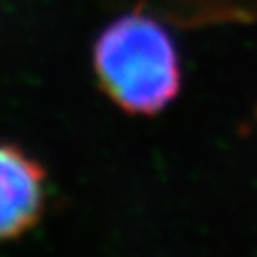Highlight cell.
I'll return each instance as SVG.
<instances>
[{
  "label": "cell",
  "instance_id": "cell-3",
  "mask_svg": "<svg viewBox=\"0 0 257 257\" xmlns=\"http://www.w3.org/2000/svg\"><path fill=\"white\" fill-rule=\"evenodd\" d=\"M136 10L151 12L179 27L257 23V0H128Z\"/></svg>",
  "mask_w": 257,
  "mask_h": 257
},
{
  "label": "cell",
  "instance_id": "cell-1",
  "mask_svg": "<svg viewBox=\"0 0 257 257\" xmlns=\"http://www.w3.org/2000/svg\"><path fill=\"white\" fill-rule=\"evenodd\" d=\"M101 90L132 114H156L181 88L174 40L155 16L134 10L101 33L93 48Z\"/></svg>",
  "mask_w": 257,
  "mask_h": 257
},
{
  "label": "cell",
  "instance_id": "cell-2",
  "mask_svg": "<svg viewBox=\"0 0 257 257\" xmlns=\"http://www.w3.org/2000/svg\"><path fill=\"white\" fill-rule=\"evenodd\" d=\"M46 172L31 155L0 143V240L25 234L46 208Z\"/></svg>",
  "mask_w": 257,
  "mask_h": 257
}]
</instances>
